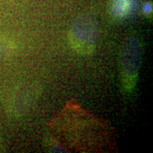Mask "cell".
<instances>
[{
    "mask_svg": "<svg viewBox=\"0 0 153 153\" xmlns=\"http://www.w3.org/2000/svg\"><path fill=\"white\" fill-rule=\"evenodd\" d=\"M39 88L35 85H27L19 88L12 100L11 107L16 115L26 113L39 94Z\"/></svg>",
    "mask_w": 153,
    "mask_h": 153,
    "instance_id": "3957f363",
    "label": "cell"
},
{
    "mask_svg": "<svg viewBox=\"0 0 153 153\" xmlns=\"http://www.w3.org/2000/svg\"><path fill=\"white\" fill-rule=\"evenodd\" d=\"M152 3H146L145 6H144V12L145 13H146V14H150V13H152Z\"/></svg>",
    "mask_w": 153,
    "mask_h": 153,
    "instance_id": "8992f818",
    "label": "cell"
},
{
    "mask_svg": "<svg viewBox=\"0 0 153 153\" xmlns=\"http://www.w3.org/2000/svg\"><path fill=\"white\" fill-rule=\"evenodd\" d=\"M141 62V45L135 38L127 40L121 54V70L123 86L131 89L134 87Z\"/></svg>",
    "mask_w": 153,
    "mask_h": 153,
    "instance_id": "7a4b0ae2",
    "label": "cell"
},
{
    "mask_svg": "<svg viewBox=\"0 0 153 153\" xmlns=\"http://www.w3.org/2000/svg\"><path fill=\"white\" fill-rule=\"evenodd\" d=\"M98 39V25L91 15H82L71 26L69 40L73 49L80 55L93 53Z\"/></svg>",
    "mask_w": 153,
    "mask_h": 153,
    "instance_id": "6da1fadb",
    "label": "cell"
},
{
    "mask_svg": "<svg viewBox=\"0 0 153 153\" xmlns=\"http://www.w3.org/2000/svg\"><path fill=\"white\" fill-rule=\"evenodd\" d=\"M135 0H113L111 4L112 15L117 18H123L128 16L134 5Z\"/></svg>",
    "mask_w": 153,
    "mask_h": 153,
    "instance_id": "277c9868",
    "label": "cell"
},
{
    "mask_svg": "<svg viewBox=\"0 0 153 153\" xmlns=\"http://www.w3.org/2000/svg\"><path fill=\"white\" fill-rule=\"evenodd\" d=\"M14 49H15V46L13 43H11L8 40L0 39V56L10 54Z\"/></svg>",
    "mask_w": 153,
    "mask_h": 153,
    "instance_id": "5b68a950",
    "label": "cell"
}]
</instances>
